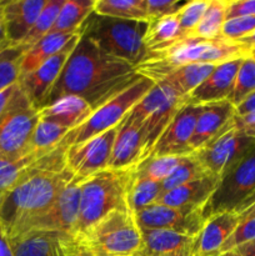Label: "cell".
Wrapping results in <instances>:
<instances>
[{"instance_id":"6da1fadb","label":"cell","mask_w":255,"mask_h":256,"mask_svg":"<svg viewBox=\"0 0 255 256\" xmlns=\"http://www.w3.org/2000/svg\"><path fill=\"white\" fill-rule=\"evenodd\" d=\"M139 76L134 65L106 54L82 35L45 105L75 95L84 99L94 112Z\"/></svg>"},{"instance_id":"7a4b0ae2","label":"cell","mask_w":255,"mask_h":256,"mask_svg":"<svg viewBox=\"0 0 255 256\" xmlns=\"http://www.w3.org/2000/svg\"><path fill=\"white\" fill-rule=\"evenodd\" d=\"M74 179L65 164V149L58 145L42 155L32 172L20 180L0 204V226L6 236L25 232L36 218L44 214L60 192Z\"/></svg>"},{"instance_id":"3957f363","label":"cell","mask_w":255,"mask_h":256,"mask_svg":"<svg viewBox=\"0 0 255 256\" xmlns=\"http://www.w3.org/2000/svg\"><path fill=\"white\" fill-rule=\"evenodd\" d=\"M244 45L230 42L222 36L215 39H200L182 36L175 44L158 52H149L136 66V72L158 82L172 70L189 64L219 65L232 60L249 56Z\"/></svg>"},{"instance_id":"277c9868","label":"cell","mask_w":255,"mask_h":256,"mask_svg":"<svg viewBox=\"0 0 255 256\" xmlns=\"http://www.w3.org/2000/svg\"><path fill=\"white\" fill-rule=\"evenodd\" d=\"M135 166L120 170L106 169L82 180L74 236L114 210L130 209L129 190Z\"/></svg>"},{"instance_id":"5b68a950","label":"cell","mask_w":255,"mask_h":256,"mask_svg":"<svg viewBox=\"0 0 255 256\" xmlns=\"http://www.w3.org/2000/svg\"><path fill=\"white\" fill-rule=\"evenodd\" d=\"M146 28L145 22L115 19L92 12L80 28V34L106 54L136 68L148 55L142 42Z\"/></svg>"},{"instance_id":"8992f818","label":"cell","mask_w":255,"mask_h":256,"mask_svg":"<svg viewBox=\"0 0 255 256\" xmlns=\"http://www.w3.org/2000/svg\"><path fill=\"white\" fill-rule=\"evenodd\" d=\"M75 238L92 256H134L142 245V229L130 209L109 212Z\"/></svg>"},{"instance_id":"52a82bcc","label":"cell","mask_w":255,"mask_h":256,"mask_svg":"<svg viewBox=\"0 0 255 256\" xmlns=\"http://www.w3.org/2000/svg\"><path fill=\"white\" fill-rule=\"evenodd\" d=\"M154 85V82L140 75L126 89L96 108L82 125L70 130L59 145L66 149L116 128Z\"/></svg>"},{"instance_id":"ba28073f","label":"cell","mask_w":255,"mask_h":256,"mask_svg":"<svg viewBox=\"0 0 255 256\" xmlns=\"http://www.w3.org/2000/svg\"><path fill=\"white\" fill-rule=\"evenodd\" d=\"M255 202V145L219 179L218 186L204 206L206 220L215 214H242Z\"/></svg>"},{"instance_id":"9c48e42d","label":"cell","mask_w":255,"mask_h":256,"mask_svg":"<svg viewBox=\"0 0 255 256\" xmlns=\"http://www.w3.org/2000/svg\"><path fill=\"white\" fill-rule=\"evenodd\" d=\"M39 120V110L18 84L0 116V159L19 160L32 154V138Z\"/></svg>"},{"instance_id":"30bf717a","label":"cell","mask_w":255,"mask_h":256,"mask_svg":"<svg viewBox=\"0 0 255 256\" xmlns=\"http://www.w3.org/2000/svg\"><path fill=\"white\" fill-rule=\"evenodd\" d=\"M254 145V138L248 136L236 129L232 119L216 136L192 154L208 174L220 179Z\"/></svg>"},{"instance_id":"8fae6325","label":"cell","mask_w":255,"mask_h":256,"mask_svg":"<svg viewBox=\"0 0 255 256\" xmlns=\"http://www.w3.org/2000/svg\"><path fill=\"white\" fill-rule=\"evenodd\" d=\"M118 126L65 149V164L75 179L85 180L109 169Z\"/></svg>"},{"instance_id":"7c38bea8","label":"cell","mask_w":255,"mask_h":256,"mask_svg":"<svg viewBox=\"0 0 255 256\" xmlns=\"http://www.w3.org/2000/svg\"><path fill=\"white\" fill-rule=\"evenodd\" d=\"M140 229H162L188 236H198L206 218L204 209L172 208L162 204L149 205L135 214Z\"/></svg>"},{"instance_id":"4fadbf2b","label":"cell","mask_w":255,"mask_h":256,"mask_svg":"<svg viewBox=\"0 0 255 256\" xmlns=\"http://www.w3.org/2000/svg\"><path fill=\"white\" fill-rule=\"evenodd\" d=\"M80 36H82L80 34L75 35L59 52L50 58L48 62L28 74L20 75L18 84L38 110L44 108L46 104L50 92L62 74L70 54L79 42Z\"/></svg>"},{"instance_id":"5bb4252c","label":"cell","mask_w":255,"mask_h":256,"mask_svg":"<svg viewBox=\"0 0 255 256\" xmlns=\"http://www.w3.org/2000/svg\"><path fill=\"white\" fill-rule=\"evenodd\" d=\"M80 182L82 180L74 178L72 182L60 192L52 206L44 214L36 218L28 226L25 232L40 230V232H59V234L74 236L78 214H79Z\"/></svg>"},{"instance_id":"9a60e30c","label":"cell","mask_w":255,"mask_h":256,"mask_svg":"<svg viewBox=\"0 0 255 256\" xmlns=\"http://www.w3.org/2000/svg\"><path fill=\"white\" fill-rule=\"evenodd\" d=\"M200 112H202V105L186 102L164 130L149 158L192 154L189 144L194 134Z\"/></svg>"},{"instance_id":"2e32d148","label":"cell","mask_w":255,"mask_h":256,"mask_svg":"<svg viewBox=\"0 0 255 256\" xmlns=\"http://www.w3.org/2000/svg\"><path fill=\"white\" fill-rule=\"evenodd\" d=\"M142 129L144 122L126 115L118 126L109 169L120 170L136 166L142 156Z\"/></svg>"},{"instance_id":"e0dca14e","label":"cell","mask_w":255,"mask_h":256,"mask_svg":"<svg viewBox=\"0 0 255 256\" xmlns=\"http://www.w3.org/2000/svg\"><path fill=\"white\" fill-rule=\"evenodd\" d=\"M46 0L2 2L5 32L12 46H19L34 26Z\"/></svg>"},{"instance_id":"ac0fdd59","label":"cell","mask_w":255,"mask_h":256,"mask_svg":"<svg viewBox=\"0 0 255 256\" xmlns=\"http://www.w3.org/2000/svg\"><path fill=\"white\" fill-rule=\"evenodd\" d=\"M240 222V214L226 212L215 214L205 222L202 232L192 242L194 256H216L222 245Z\"/></svg>"},{"instance_id":"d6986e66","label":"cell","mask_w":255,"mask_h":256,"mask_svg":"<svg viewBox=\"0 0 255 256\" xmlns=\"http://www.w3.org/2000/svg\"><path fill=\"white\" fill-rule=\"evenodd\" d=\"M242 59L216 65L212 74L188 96V102L194 105H205L228 100Z\"/></svg>"},{"instance_id":"ffe728a7","label":"cell","mask_w":255,"mask_h":256,"mask_svg":"<svg viewBox=\"0 0 255 256\" xmlns=\"http://www.w3.org/2000/svg\"><path fill=\"white\" fill-rule=\"evenodd\" d=\"M235 116V108L228 100L202 105L194 134L190 140V152H195L209 140L216 136Z\"/></svg>"},{"instance_id":"44dd1931","label":"cell","mask_w":255,"mask_h":256,"mask_svg":"<svg viewBox=\"0 0 255 256\" xmlns=\"http://www.w3.org/2000/svg\"><path fill=\"white\" fill-rule=\"evenodd\" d=\"M219 179L212 175H205L194 182H186L175 189L164 192L158 199V204L172 208H188V209H204L218 186Z\"/></svg>"},{"instance_id":"7402d4cb","label":"cell","mask_w":255,"mask_h":256,"mask_svg":"<svg viewBox=\"0 0 255 256\" xmlns=\"http://www.w3.org/2000/svg\"><path fill=\"white\" fill-rule=\"evenodd\" d=\"M92 112V106L84 99L75 95L60 98L39 110L40 120L56 124L69 132L82 125Z\"/></svg>"},{"instance_id":"603a6c76","label":"cell","mask_w":255,"mask_h":256,"mask_svg":"<svg viewBox=\"0 0 255 256\" xmlns=\"http://www.w3.org/2000/svg\"><path fill=\"white\" fill-rule=\"evenodd\" d=\"M188 102V99L180 96H175L168 100L165 104L158 110H155L149 118L144 122V129H142V162L146 160L152 154L155 144L162 136L164 130L170 124L175 115L180 109Z\"/></svg>"},{"instance_id":"cb8c5ba5","label":"cell","mask_w":255,"mask_h":256,"mask_svg":"<svg viewBox=\"0 0 255 256\" xmlns=\"http://www.w3.org/2000/svg\"><path fill=\"white\" fill-rule=\"evenodd\" d=\"M142 245L134 256H166L192 244L195 238L162 229H142Z\"/></svg>"},{"instance_id":"d4e9b609","label":"cell","mask_w":255,"mask_h":256,"mask_svg":"<svg viewBox=\"0 0 255 256\" xmlns=\"http://www.w3.org/2000/svg\"><path fill=\"white\" fill-rule=\"evenodd\" d=\"M59 232L32 230L14 238H8L14 256H58L56 242Z\"/></svg>"},{"instance_id":"484cf974","label":"cell","mask_w":255,"mask_h":256,"mask_svg":"<svg viewBox=\"0 0 255 256\" xmlns=\"http://www.w3.org/2000/svg\"><path fill=\"white\" fill-rule=\"evenodd\" d=\"M182 34L180 30L178 14L166 15L156 18L148 22L146 32L144 35V46L149 52H158L182 39Z\"/></svg>"},{"instance_id":"4316f807","label":"cell","mask_w":255,"mask_h":256,"mask_svg":"<svg viewBox=\"0 0 255 256\" xmlns=\"http://www.w3.org/2000/svg\"><path fill=\"white\" fill-rule=\"evenodd\" d=\"M78 34L80 32L76 34L59 32V34H48L46 36L42 38L40 42L24 52L20 62V75L28 74L44 64L56 52H59Z\"/></svg>"},{"instance_id":"83f0119b","label":"cell","mask_w":255,"mask_h":256,"mask_svg":"<svg viewBox=\"0 0 255 256\" xmlns=\"http://www.w3.org/2000/svg\"><path fill=\"white\" fill-rule=\"evenodd\" d=\"M216 65L189 64L172 70L160 82H166L182 98L188 99L190 94L212 74Z\"/></svg>"},{"instance_id":"f1b7e54d","label":"cell","mask_w":255,"mask_h":256,"mask_svg":"<svg viewBox=\"0 0 255 256\" xmlns=\"http://www.w3.org/2000/svg\"><path fill=\"white\" fill-rule=\"evenodd\" d=\"M94 5L95 0H65L49 34L80 32L85 20L94 12Z\"/></svg>"},{"instance_id":"f546056e","label":"cell","mask_w":255,"mask_h":256,"mask_svg":"<svg viewBox=\"0 0 255 256\" xmlns=\"http://www.w3.org/2000/svg\"><path fill=\"white\" fill-rule=\"evenodd\" d=\"M94 12L115 19L150 22L146 0H95Z\"/></svg>"},{"instance_id":"4dcf8cb0","label":"cell","mask_w":255,"mask_h":256,"mask_svg":"<svg viewBox=\"0 0 255 256\" xmlns=\"http://www.w3.org/2000/svg\"><path fill=\"white\" fill-rule=\"evenodd\" d=\"M42 155L45 154L32 152L19 160L0 159V204L10 190L32 172Z\"/></svg>"},{"instance_id":"1f68e13d","label":"cell","mask_w":255,"mask_h":256,"mask_svg":"<svg viewBox=\"0 0 255 256\" xmlns=\"http://www.w3.org/2000/svg\"><path fill=\"white\" fill-rule=\"evenodd\" d=\"M175 96H180V95L166 82H155L154 86L130 110L128 116L136 120V122H144L155 110L159 109L168 100L172 99Z\"/></svg>"},{"instance_id":"d6a6232c","label":"cell","mask_w":255,"mask_h":256,"mask_svg":"<svg viewBox=\"0 0 255 256\" xmlns=\"http://www.w3.org/2000/svg\"><path fill=\"white\" fill-rule=\"evenodd\" d=\"M162 194V184L152 182L142 175L138 174L136 166H135L129 190V205L132 212L136 214L144 208L155 204Z\"/></svg>"},{"instance_id":"836d02e7","label":"cell","mask_w":255,"mask_h":256,"mask_svg":"<svg viewBox=\"0 0 255 256\" xmlns=\"http://www.w3.org/2000/svg\"><path fill=\"white\" fill-rule=\"evenodd\" d=\"M226 8L228 0H210V4L202 22L198 24L189 36L200 38V39L219 38L222 25L226 20Z\"/></svg>"},{"instance_id":"e575fe53","label":"cell","mask_w":255,"mask_h":256,"mask_svg":"<svg viewBox=\"0 0 255 256\" xmlns=\"http://www.w3.org/2000/svg\"><path fill=\"white\" fill-rule=\"evenodd\" d=\"M64 2L65 0H46V4L42 8L39 18L35 22L34 26L30 30V32L28 34V36L25 38V40L22 42L20 46L24 48L25 50L30 49L32 45H35L42 38L49 34L52 25L55 24L58 15H59L60 9L64 5Z\"/></svg>"},{"instance_id":"d590c367","label":"cell","mask_w":255,"mask_h":256,"mask_svg":"<svg viewBox=\"0 0 255 256\" xmlns=\"http://www.w3.org/2000/svg\"><path fill=\"white\" fill-rule=\"evenodd\" d=\"M205 175L210 174L205 172L204 168L200 165L196 158L194 156V154L185 155L182 162H179V165L172 170V174L162 182V192H169V190L175 189V188L186 184V182H194V180L200 179Z\"/></svg>"},{"instance_id":"8d00e7d4","label":"cell","mask_w":255,"mask_h":256,"mask_svg":"<svg viewBox=\"0 0 255 256\" xmlns=\"http://www.w3.org/2000/svg\"><path fill=\"white\" fill-rule=\"evenodd\" d=\"M68 132L69 130L65 128L39 120L32 138V145H30L32 152L46 154L52 152L55 148H58V145L62 142Z\"/></svg>"},{"instance_id":"74e56055","label":"cell","mask_w":255,"mask_h":256,"mask_svg":"<svg viewBox=\"0 0 255 256\" xmlns=\"http://www.w3.org/2000/svg\"><path fill=\"white\" fill-rule=\"evenodd\" d=\"M185 155H168V156H152L136 165L138 174L152 182L162 184L172 170L179 165Z\"/></svg>"},{"instance_id":"f35d334b","label":"cell","mask_w":255,"mask_h":256,"mask_svg":"<svg viewBox=\"0 0 255 256\" xmlns=\"http://www.w3.org/2000/svg\"><path fill=\"white\" fill-rule=\"evenodd\" d=\"M252 92H255V59L249 55L242 59L228 102L235 108Z\"/></svg>"},{"instance_id":"ab89813d","label":"cell","mask_w":255,"mask_h":256,"mask_svg":"<svg viewBox=\"0 0 255 256\" xmlns=\"http://www.w3.org/2000/svg\"><path fill=\"white\" fill-rule=\"evenodd\" d=\"M22 46H10L0 52V92L16 84L20 78V62L24 55Z\"/></svg>"},{"instance_id":"60d3db41","label":"cell","mask_w":255,"mask_h":256,"mask_svg":"<svg viewBox=\"0 0 255 256\" xmlns=\"http://www.w3.org/2000/svg\"><path fill=\"white\" fill-rule=\"evenodd\" d=\"M209 4L210 0H192L188 2L186 5L178 12L182 36H189L194 32L198 24L202 22Z\"/></svg>"},{"instance_id":"b9f144b4","label":"cell","mask_w":255,"mask_h":256,"mask_svg":"<svg viewBox=\"0 0 255 256\" xmlns=\"http://www.w3.org/2000/svg\"><path fill=\"white\" fill-rule=\"evenodd\" d=\"M252 240H255V214L240 215L239 225L222 245L219 255L232 252Z\"/></svg>"},{"instance_id":"7bdbcfd3","label":"cell","mask_w":255,"mask_h":256,"mask_svg":"<svg viewBox=\"0 0 255 256\" xmlns=\"http://www.w3.org/2000/svg\"><path fill=\"white\" fill-rule=\"evenodd\" d=\"M255 32V15L252 16H239L225 20L220 36L230 42H238L242 38Z\"/></svg>"},{"instance_id":"ee69618b","label":"cell","mask_w":255,"mask_h":256,"mask_svg":"<svg viewBox=\"0 0 255 256\" xmlns=\"http://www.w3.org/2000/svg\"><path fill=\"white\" fill-rule=\"evenodd\" d=\"M188 2L180 0H146V10L149 19L166 16V15L178 14Z\"/></svg>"},{"instance_id":"f6af8a7d","label":"cell","mask_w":255,"mask_h":256,"mask_svg":"<svg viewBox=\"0 0 255 256\" xmlns=\"http://www.w3.org/2000/svg\"><path fill=\"white\" fill-rule=\"evenodd\" d=\"M58 256H92L89 250L72 235H62L56 242Z\"/></svg>"},{"instance_id":"bcb514c9","label":"cell","mask_w":255,"mask_h":256,"mask_svg":"<svg viewBox=\"0 0 255 256\" xmlns=\"http://www.w3.org/2000/svg\"><path fill=\"white\" fill-rule=\"evenodd\" d=\"M255 15V0H228L226 20Z\"/></svg>"},{"instance_id":"7dc6e473","label":"cell","mask_w":255,"mask_h":256,"mask_svg":"<svg viewBox=\"0 0 255 256\" xmlns=\"http://www.w3.org/2000/svg\"><path fill=\"white\" fill-rule=\"evenodd\" d=\"M234 125L236 129L244 132L245 135L255 139V110L244 115V116H234Z\"/></svg>"},{"instance_id":"c3c4849f","label":"cell","mask_w":255,"mask_h":256,"mask_svg":"<svg viewBox=\"0 0 255 256\" xmlns=\"http://www.w3.org/2000/svg\"><path fill=\"white\" fill-rule=\"evenodd\" d=\"M255 110V92L248 95L239 105L235 106V115L236 116H244V115L249 114V112Z\"/></svg>"},{"instance_id":"681fc988","label":"cell","mask_w":255,"mask_h":256,"mask_svg":"<svg viewBox=\"0 0 255 256\" xmlns=\"http://www.w3.org/2000/svg\"><path fill=\"white\" fill-rule=\"evenodd\" d=\"M218 256H255V240L246 242V244L242 245V246L236 248L232 252Z\"/></svg>"},{"instance_id":"f907efd6","label":"cell","mask_w":255,"mask_h":256,"mask_svg":"<svg viewBox=\"0 0 255 256\" xmlns=\"http://www.w3.org/2000/svg\"><path fill=\"white\" fill-rule=\"evenodd\" d=\"M12 46L10 42L8 40L6 32H5L4 19H2V2H0V52H4L5 49Z\"/></svg>"},{"instance_id":"816d5d0a","label":"cell","mask_w":255,"mask_h":256,"mask_svg":"<svg viewBox=\"0 0 255 256\" xmlns=\"http://www.w3.org/2000/svg\"><path fill=\"white\" fill-rule=\"evenodd\" d=\"M0 256H14L9 239L0 226Z\"/></svg>"},{"instance_id":"f5cc1de1","label":"cell","mask_w":255,"mask_h":256,"mask_svg":"<svg viewBox=\"0 0 255 256\" xmlns=\"http://www.w3.org/2000/svg\"><path fill=\"white\" fill-rule=\"evenodd\" d=\"M239 44L244 45L245 48H246L248 50H249V52H252V49H255V32H252L250 35H248V36L242 38V40H239Z\"/></svg>"},{"instance_id":"db71d44e","label":"cell","mask_w":255,"mask_h":256,"mask_svg":"<svg viewBox=\"0 0 255 256\" xmlns=\"http://www.w3.org/2000/svg\"><path fill=\"white\" fill-rule=\"evenodd\" d=\"M166 256H194V254H192V244L189 245V246L184 248V249H182L180 252H174V254H170Z\"/></svg>"},{"instance_id":"11a10c76","label":"cell","mask_w":255,"mask_h":256,"mask_svg":"<svg viewBox=\"0 0 255 256\" xmlns=\"http://www.w3.org/2000/svg\"><path fill=\"white\" fill-rule=\"evenodd\" d=\"M248 214H255V202L252 205V206L248 208L246 210H244L240 215H248Z\"/></svg>"},{"instance_id":"9f6ffc18","label":"cell","mask_w":255,"mask_h":256,"mask_svg":"<svg viewBox=\"0 0 255 256\" xmlns=\"http://www.w3.org/2000/svg\"><path fill=\"white\" fill-rule=\"evenodd\" d=\"M250 55H255V49H252V52H250Z\"/></svg>"},{"instance_id":"6f0895ef","label":"cell","mask_w":255,"mask_h":256,"mask_svg":"<svg viewBox=\"0 0 255 256\" xmlns=\"http://www.w3.org/2000/svg\"><path fill=\"white\" fill-rule=\"evenodd\" d=\"M250 56H252V58H254V59H255V55H250Z\"/></svg>"}]
</instances>
